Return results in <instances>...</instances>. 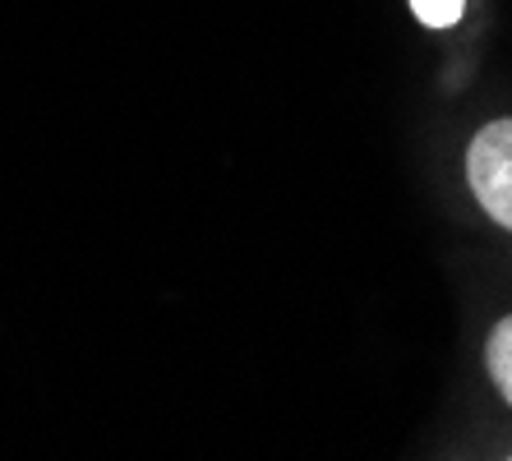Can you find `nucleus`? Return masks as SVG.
I'll list each match as a JSON object with an SVG mask.
<instances>
[{"label": "nucleus", "mask_w": 512, "mask_h": 461, "mask_svg": "<svg viewBox=\"0 0 512 461\" xmlns=\"http://www.w3.org/2000/svg\"><path fill=\"white\" fill-rule=\"evenodd\" d=\"M485 365H489V379H494V388L503 392V402L512 406V314L494 332H489Z\"/></svg>", "instance_id": "obj_2"}, {"label": "nucleus", "mask_w": 512, "mask_h": 461, "mask_svg": "<svg viewBox=\"0 0 512 461\" xmlns=\"http://www.w3.org/2000/svg\"><path fill=\"white\" fill-rule=\"evenodd\" d=\"M508 461H512V457H508Z\"/></svg>", "instance_id": "obj_4"}, {"label": "nucleus", "mask_w": 512, "mask_h": 461, "mask_svg": "<svg viewBox=\"0 0 512 461\" xmlns=\"http://www.w3.org/2000/svg\"><path fill=\"white\" fill-rule=\"evenodd\" d=\"M411 10H416V19L425 28H453L462 19L466 0H411Z\"/></svg>", "instance_id": "obj_3"}, {"label": "nucleus", "mask_w": 512, "mask_h": 461, "mask_svg": "<svg viewBox=\"0 0 512 461\" xmlns=\"http://www.w3.org/2000/svg\"><path fill=\"white\" fill-rule=\"evenodd\" d=\"M466 180L489 217L512 231V116L494 120L466 148Z\"/></svg>", "instance_id": "obj_1"}]
</instances>
